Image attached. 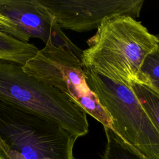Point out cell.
Listing matches in <instances>:
<instances>
[{
    "label": "cell",
    "mask_w": 159,
    "mask_h": 159,
    "mask_svg": "<svg viewBox=\"0 0 159 159\" xmlns=\"http://www.w3.org/2000/svg\"><path fill=\"white\" fill-rule=\"evenodd\" d=\"M83 51V67L130 86L158 40L142 23L126 16L105 19Z\"/></svg>",
    "instance_id": "6da1fadb"
},
{
    "label": "cell",
    "mask_w": 159,
    "mask_h": 159,
    "mask_svg": "<svg viewBox=\"0 0 159 159\" xmlns=\"http://www.w3.org/2000/svg\"><path fill=\"white\" fill-rule=\"evenodd\" d=\"M77 139L42 115L0 101V159H75Z\"/></svg>",
    "instance_id": "7a4b0ae2"
},
{
    "label": "cell",
    "mask_w": 159,
    "mask_h": 159,
    "mask_svg": "<svg viewBox=\"0 0 159 159\" xmlns=\"http://www.w3.org/2000/svg\"><path fill=\"white\" fill-rule=\"evenodd\" d=\"M0 101L42 115L77 138L88 132L86 112L70 97L25 72L22 66L0 60Z\"/></svg>",
    "instance_id": "3957f363"
},
{
    "label": "cell",
    "mask_w": 159,
    "mask_h": 159,
    "mask_svg": "<svg viewBox=\"0 0 159 159\" xmlns=\"http://www.w3.org/2000/svg\"><path fill=\"white\" fill-rule=\"evenodd\" d=\"M83 68L89 86L111 117V129L148 159H159V132L130 86Z\"/></svg>",
    "instance_id": "277c9868"
},
{
    "label": "cell",
    "mask_w": 159,
    "mask_h": 159,
    "mask_svg": "<svg viewBox=\"0 0 159 159\" xmlns=\"http://www.w3.org/2000/svg\"><path fill=\"white\" fill-rule=\"evenodd\" d=\"M22 68L29 75L67 95L104 127H112L109 114L87 83L81 61L71 50L48 42Z\"/></svg>",
    "instance_id": "5b68a950"
},
{
    "label": "cell",
    "mask_w": 159,
    "mask_h": 159,
    "mask_svg": "<svg viewBox=\"0 0 159 159\" xmlns=\"http://www.w3.org/2000/svg\"><path fill=\"white\" fill-rule=\"evenodd\" d=\"M61 29L76 32L98 29L114 16L139 17L143 0H39Z\"/></svg>",
    "instance_id": "8992f818"
},
{
    "label": "cell",
    "mask_w": 159,
    "mask_h": 159,
    "mask_svg": "<svg viewBox=\"0 0 159 159\" xmlns=\"http://www.w3.org/2000/svg\"><path fill=\"white\" fill-rule=\"evenodd\" d=\"M0 13L15 22L28 40L37 38L45 44L51 42L67 48L81 61L83 51L67 37L39 0H0Z\"/></svg>",
    "instance_id": "52a82bcc"
},
{
    "label": "cell",
    "mask_w": 159,
    "mask_h": 159,
    "mask_svg": "<svg viewBox=\"0 0 159 159\" xmlns=\"http://www.w3.org/2000/svg\"><path fill=\"white\" fill-rule=\"evenodd\" d=\"M39 49L29 42L20 41L5 33H0V60L24 66L37 54Z\"/></svg>",
    "instance_id": "ba28073f"
},
{
    "label": "cell",
    "mask_w": 159,
    "mask_h": 159,
    "mask_svg": "<svg viewBox=\"0 0 159 159\" xmlns=\"http://www.w3.org/2000/svg\"><path fill=\"white\" fill-rule=\"evenodd\" d=\"M104 128L107 143L102 159H148L125 142L111 128Z\"/></svg>",
    "instance_id": "9c48e42d"
},
{
    "label": "cell",
    "mask_w": 159,
    "mask_h": 159,
    "mask_svg": "<svg viewBox=\"0 0 159 159\" xmlns=\"http://www.w3.org/2000/svg\"><path fill=\"white\" fill-rule=\"evenodd\" d=\"M130 88L159 132V94L148 85L137 81H133Z\"/></svg>",
    "instance_id": "30bf717a"
},
{
    "label": "cell",
    "mask_w": 159,
    "mask_h": 159,
    "mask_svg": "<svg viewBox=\"0 0 159 159\" xmlns=\"http://www.w3.org/2000/svg\"><path fill=\"white\" fill-rule=\"evenodd\" d=\"M135 81L148 85L159 94V47L145 57Z\"/></svg>",
    "instance_id": "8fae6325"
},
{
    "label": "cell",
    "mask_w": 159,
    "mask_h": 159,
    "mask_svg": "<svg viewBox=\"0 0 159 159\" xmlns=\"http://www.w3.org/2000/svg\"><path fill=\"white\" fill-rule=\"evenodd\" d=\"M0 33H5L20 41L29 42V40L20 31L16 24L1 13H0Z\"/></svg>",
    "instance_id": "7c38bea8"
},
{
    "label": "cell",
    "mask_w": 159,
    "mask_h": 159,
    "mask_svg": "<svg viewBox=\"0 0 159 159\" xmlns=\"http://www.w3.org/2000/svg\"><path fill=\"white\" fill-rule=\"evenodd\" d=\"M155 35L156 38H157V40H158V47H159V34H157V35Z\"/></svg>",
    "instance_id": "4fadbf2b"
}]
</instances>
